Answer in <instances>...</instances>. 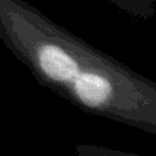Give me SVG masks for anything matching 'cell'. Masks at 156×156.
<instances>
[{"label":"cell","instance_id":"6da1fadb","mask_svg":"<svg viewBox=\"0 0 156 156\" xmlns=\"http://www.w3.org/2000/svg\"><path fill=\"white\" fill-rule=\"evenodd\" d=\"M73 92L82 104L89 107H103L114 94L110 78L96 71H78L73 78Z\"/></svg>","mask_w":156,"mask_h":156},{"label":"cell","instance_id":"7a4b0ae2","mask_svg":"<svg viewBox=\"0 0 156 156\" xmlns=\"http://www.w3.org/2000/svg\"><path fill=\"white\" fill-rule=\"evenodd\" d=\"M115 4L121 10L130 12L136 16L149 18L155 12V2L156 0H107Z\"/></svg>","mask_w":156,"mask_h":156}]
</instances>
